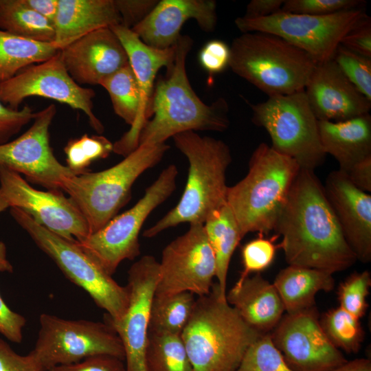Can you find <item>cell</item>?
<instances>
[{
  "mask_svg": "<svg viewBox=\"0 0 371 371\" xmlns=\"http://www.w3.org/2000/svg\"><path fill=\"white\" fill-rule=\"evenodd\" d=\"M273 231L289 265L333 274L357 261L314 170L300 168Z\"/></svg>",
  "mask_w": 371,
  "mask_h": 371,
  "instance_id": "6da1fadb",
  "label": "cell"
},
{
  "mask_svg": "<svg viewBox=\"0 0 371 371\" xmlns=\"http://www.w3.org/2000/svg\"><path fill=\"white\" fill-rule=\"evenodd\" d=\"M192 44L188 35H181L177 41L173 65L154 89L150 117L139 133L138 146L164 144L169 137L186 131L222 132L229 127L226 100L220 97L207 104L190 83L186 58Z\"/></svg>",
  "mask_w": 371,
  "mask_h": 371,
  "instance_id": "7a4b0ae2",
  "label": "cell"
},
{
  "mask_svg": "<svg viewBox=\"0 0 371 371\" xmlns=\"http://www.w3.org/2000/svg\"><path fill=\"white\" fill-rule=\"evenodd\" d=\"M175 146L187 157L188 176L177 205L143 236L153 238L179 224H203L217 209L226 203L228 187L226 172L232 162L228 145L223 141L201 136L189 131L172 137Z\"/></svg>",
  "mask_w": 371,
  "mask_h": 371,
  "instance_id": "3957f363",
  "label": "cell"
},
{
  "mask_svg": "<svg viewBox=\"0 0 371 371\" xmlns=\"http://www.w3.org/2000/svg\"><path fill=\"white\" fill-rule=\"evenodd\" d=\"M262 335L221 296L216 282L209 294L196 297L181 337L193 371H235Z\"/></svg>",
  "mask_w": 371,
  "mask_h": 371,
  "instance_id": "277c9868",
  "label": "cell"
},
{
  "mask_svg": "<svg viewBox=\"0 0 371 371\" xmlns=\"http://www.w3.org/2000/svg\"><path fill=\"white\" fill-rule=\"evenodd\" d=\"M300 166L266 143L254 150L246 176L229 186L226 203L243 237L250 232L267 234L273 231L286 203Z\"/></svg>",
  "mask_w": 371,
  "mask_h": 371,
  "instance_id": "5b68a950",
  "label": "cell"
},
{
  "mask_svg": "<svg viewBox=\"0 0 371 371\" xmlns=\"http://www.w3.org/2000/svg\"><path fill=\"white\" fill-rule=\"evenodd\" d=\"M230 47L229 67L269 97L304 90L316 62L276 35L246 32Z\"/></svg>",
  "mask_w": 371,
  "mask_h": 371,
  "instance_id": "8992f818",
  "label": "cell"
},
{
  "mask_svg": "<svg viewBox=\"0 0 371 371\" xmlns=\"http://www.w3.org/2000/svg\"><path fill=\"white\" fill-rule=\"evenodd\" d=\"M169 148L166 143L139 145L109 168L75 175L65 180L62 190L69 195L82 213L90 234L117 216L130 199L131 188L137 179L159 164Z\"/></svg>",
  "mask_w": 371,
  "mask_h": 371,
  "instance_id": "52a82bcc",
  "label": "cell"
},
{
  "mask_svg": "<svg viewBox=\"0 0 371 371\" xmlns=\"http://www.w3.org/2000/svg\"><path fill=\"white\" fill-rule=\"evenodd\" d=\"M10 214L36 245L48 255L73 283L82 288L95 304L106 312V317L120 320L129 302L127 286H121L85 254L76 241L67 240L35 222L17 207Z\"/></svg>",
  "mask_w": 371,
  "mask_h": 371,
  "instance_id": "ba28073f",
  "label": "cell"
},
{
  "mask_svg": "<svg viewBox=\"0 0 371 371\" xmlns=\"http://www.w3.org/2000/svg\"><path fill=\"white\" fill-rule=\"evenodd\" d=\"M247 103L253 123L267 131L273 149L294 159L302 169L315 170L324 163L326 154L320 142L318 120L304 89Z\"/></svg>",
  "mask_w": 371,
  "mask_h": 371,
  "instance_id": "9c48e42d",
  "label": "cell"
},
{
  "mask_svg": "<svg viewBox=\"0 0 371 371\" xmlns=\"http://www.w3.org/2000/svg\"><path fill=\"white\" fill-rule=\"evenodd\" d=\"M177 175L175 165L167 166L131 209L84 240L76 241L77 245L112 276L123 260H133L140 254V230L149 214L174 192Z\"/></svg>",
  "mask_w": 371,
  "mask_h": 371,
  "instance_id": "30bf717a",
  "label": "cell"
},
{
  "mask_svg": "<svg viewBox=\"0 0 371 371\" xmlns=\"http://www.w3.org/2000/svg\"><path fill=\"white\" fill-rule=\"evenodd\" d=\"M43 371L106 355L124 361L122 341L107 322L65 319L42 313L34 348L29 352Z\"/></svg>",
  "mask_w": 371,
  "mask_h": 371,
  "instance_id": "8fae6325",
  "label": "cell"
},
{
  "mask_svg": "<svg viewBox=\"0 0 371 371\" xmlns=\"http://www.w3.org/2000/svg\"><path fill=\"white\" fill-rule=\"evenodd\" d=\"M369 16L361 8L324 16L279 11L256 19H235L242 32H260L276 35L306 52L316 63L333 58L341 39Z\"/></svg>",
  "mask_w": 371,
  "mask_h": 371,
  "instance_id": "7c38bea8",
  "label": "cell"
},
{
  "mask_svg": "<svg viewBox=\"0 0 371 371\" xmlns=\"http://www.w3.org/2000/svg\"><path fill=\"white\" fill-rule=\"evenodd\" d=\"M95 96L93 89L78 85L70 76L60 51L51 58L28 66L0 83V101L8 107L19 109L23 100L30 97L51 99L82 111L90 126L102 134L104 126L93 111Z\"/></svg>",
  "mask_w": 371,
  "mask_h": 371,
  "instance_id": "4fadbf2b",
  "label": "cell"
},
{
  "mask_svg": "<svg viewBox=\"0 0 371 371\" xmlns=\"http://www.w3.org/2000/svg\"><path fill=\"white\" fill-rule=\"evenodd\" d=\"M155 296L190 292L197 297L210 293L216 278L214 253L203 224H190L188 230L163 249Z\"/></svg>",
  "mask_w": 371,
  "mask_h": 371,
  "instance_id": "5bb4252c",
  "label": "cell"
},
{
  "mask_svg": "<svg viewBox=\"0 0 371 371\" xmlns=\"http://www.w3.org/2000/svg\"><path fill=\"white\" fill-rule=\"evenodd\" d=\"M0 190L9 207L20 209L67 240L81 242L90 234L82 213L61 190H36L20 174L3 166H0Z\"/></svg>",
  "mask_w": 371,
  "mask_h": 371,
  "instance_id": "9a60e30c",
  "label": "cell"
},
{
  "mask_svg": "<svg viewBox=\"0 0 371 371\" xmlns=\"http://www.w3.org/2000/svg\"><path fill=\"white\" fill-rule=\"evenodd\" d=\"M56 113V105L49 104L36 113L25 133L0 145V166L49 190H62L65 180L77 175L56 158L51 148L49 127Z\"/></svg>",
  "mask_w": 371,
  "mask_h": 371,
  "instance_id": "2e32d148",
  "label": "cell"
},
{
  "mask_svg": "<svg viewBox=\"0 0 371 371\" xmlns=\"http://www.w3.org/2000/svg\"><path fill=\"white\" fill-rule=\"evenodd\" d=\"M270 335L293 371H331L348 361L326 335L315 306L286 313Z\"/></svg>",
  "mask_w": 371,
  "mask_h": 371,
  "instance_id": "e0dca14e",
  "label": "cell"
},
{
  "mask_svg": "<svg viewBox=\"0 0 371 371\" xmlns=\"http://www.w3.org/2000/svg\"><path fill=\"white\" fill-rule=\"evenodd\" d=\"M159 277V262L153 256H142L128 271L129 302L124 315L117 321L105 318L122 341L126 371H146L150 309Z\"/></svg>",
  "mask_w": 371,
  "mask_h": 371,
  "instance_id": "ac0fdd59",
  "label": "cell"
},
{
  "mask_svg": "<svg viewBox=\"0 0 371 371\" xmlns=\"http://www.w3.org/2000/svg\"><path fill=\"white\" fill-rule=\"evenodd\" d=\"M110 28L118 37L127 53L140 95L139 108L135 124L113 145V152L125 157L138 146L139 133L150 117L157 74L163 67H166L167 70L172 67L176 44L168 49H157L145 44L131 29L122 25Z\"/></svg>",
  "mask_w": 371,
  "mask_h": 371,
  "instance_id": "d6986e66",
  "label": "cell"
},
{
  "mask_svg": "<svg viewBox=\"0 0 371 371\" xmlns=\"http://www.w3.org/2000/svg\"><path fill=\"white\" fill-rule=\"evenodd\" d=\"M304 92L319 121H345L369 113L371 108V101L349 81L333 59L316 64Z\"/></svg>",
  "mask_w": 371,
  "mask_h": 371,
  "instance_id": "ffe728a7",
  "label": "cell"
},
{
  "mask_svg": "<svg viewBox=\"0 0 371 371\" xmlns=\"http://www.w3.org/2000/svg\"><path fill=\"white\" fill-rule=\"evenodd\" d=\"M64 65L80 85H99L129 64L127 53L110 27L95 30L60 50Z\"/></svg>",
  "mask_w": 371,
  "mask_h": 371,
  "instance_id": "44dd1931",
  "label": "cell"
},
{
  "mask_svg": "<svg viewBox=\"0 0 371 371\" xmlns=\"http://www.w3.org/2000/svg\"><path fill=\"white\" fill-rule=\"evenodd\" d=\"M344 238L363 263L371 260V195L353 185L339 170L328 175L323 186Z\"/></svg>",
  "mask_w": 371,
  "mask_h": 371,
  "instance_id": "7402d4cb",
  "label": "cell"
},
{
  "mask_svg": "<svg viewBox=\"0 0 371 371\" xmlns=\"http://www.w3.org/2000/svg\"><path fill=\"white\" fill-rule=\"evenodd\" d=\"M194 19L204 32L215 30L216 3L214 0H161L142 21L131 30L145 44L157 49L174 46L182 26Z\"/></svg>",
  "mask_w": 371,
  "mask_h": 371,
  "instance_id": "603a6c76",
  "label": "cell"
},
{
  "mask_svg": "<svg viewBox=\"0 0 371 371\" xmlns=\"http://www.w3.org/2000/svg\"><path fill=\"white\" fill-rule=\"evenodd\" d=\"M226 300L249 326L262 335L276 328L285 311L273 283L259 273L237 281Z\"/></svg>",
  "mask_w": 371,
  "mask_h": 371,
  "instance_id": "cb8c5ba5",
  "label": "cell"
},
{
  "mask_svg": "<svg viewBox=\"0 0 371 371\" xmlns=\"http://www.w3.org/2000/svg\"><path fill=\"white\" fill-rule=\"evenodd\" d=\"M121 24L115 0H58L53 44L60 51L95 30Z\"/></svg>",
  "mask_w": 371,
  "mask_h": 371,
  "instance_id": "d4e9b609",
  "label": "cell"
},
{
  "mask_svg": "<svg viewBox=\"0 0 371 371\" xmlns=\"http://www.w3.org/2000/svg\"><path fill=\"white\" fill-rule=\"evenodd\" d=\"M320 142L324 153L346 172L357 163L371 156V116L366 113L345 121H319Z\"/></svg>",
  "mask_w": 371,
  "mask_h": 371,
  "instance_id": "484cf974",
  "label": "cell"
},
{
  "mask_svg": "<svg viewBox=\"0 0 371 371\" xmlns=\"http://www.w3.org/2000/svg\"><path fill=\"white\" fill-rule=\"evenodd\" d=\"M273 284L286 313L315 306L319 291H331L335 286L333 273L319 269L289 265L276 275Z\"/></svg>",
  "mask_w": 371,
  "mask_h": 371,
  "instance_id": "4316f807",
  "label": "cell"
},
{
  "mask_svg": "<svg viewBox=\"0 0 371 371\" xmlns=\"http://www.w3.org/2000/svg\"><path fill=\"white\" fill-rule=\"evenodd\" d=\"M203 227L216 258V283L221 296L226 298L229 263L236 248L243 237L227 203L208 217Z\"/></svg>",
  "mask_w": 371,
  "mask_h": 371,
  "instance_id": "83f0119b",
  "label": "cell"
},
{
  "mask_svg": "<svg viewBox=\"0 0 371 371\" xmlns=\"http://www.w3.org/2000/svg\"><path fill=\"white\" fill-rule=\"evenodd\" d=\"M58 51L53 43L30 40L0 30V83L28 66L51 58Z\"/></svg>",
  "mask_w": 371,
  "mask_h": 371,
  "instance_id": "f1b7e54d",
  "label": "cell"
},
{
  "mask_svg": "<svg viewBox=\"0 0 371 371\" xmlns=\"http://www.w3.org/2000/svg\"><path fill=\"white\" fill-rule=\"evenodd\" d=\"M0 30L42 43H53L55 39L54 24L22 0H0Z\"/></svg>",
  "mask_w": 371,
  "mask_h": 371,
  "instance_id": "f546056e",
  "label": "cell"
},
{
  "mask_svg": "<svg viewBox=\"0 0 371 371\" xmlns=\"http://www.w3.org/2000/svg\"><path fill=\"white\" fill-rule=\"evenodd\" d=\"M194 296L187 291L161 297L154 295L148 331L181 335L192 315L196 302Z\"/></svg>",
  "mask_w": 371,
  "mask_h": 371,
  "instance_id": "4dcf8cb0",
  "label": "cell"
},
{
  "mask_svg": "<svg viewBox=\"0 0 371 371\" xmlns=\"http://www.w3.org/2000/svg\"><path fill=\"white\" fill-rule=\"evenodd\" d=\"M146 371H193L181 335L148 331Z\"/></svg>",
  "mask_w": 371,
  "mask_h": 371,
  "instance_id": "1f68e13d",
  "label": "cell"
},
{
  "mask_svg": "<svg viewBox=\"0 0 371 371\" xmlns=\"http://www.w3.org/2000/svg\"><path fill=\"white\" fill-rule=\"evenodd\" d=\"M99 85L109 93L115 113L131 127L137 117L140 95L130 64L103 79Z\"/></svg>",
  "mask_w": 371,
  "mask_h": 371,
  "instance_id": "d6a6232c",
  "label": "cell"
},
{
  "mask_svg": "<svg viewBox=\"0 0 371 371\" xmlns=\"http://www.w3.org/2000/svg\"><path fill=\"white\" fill-rule=\"evenodd\" d=\"M330 342L339 350L357 353L364 339V331L359 319L341 306L324 313L319 319Z\"/></svg>",
  "mask_w": 371,
  "mask_h": 371,
  "instance_id": "836d02e7",
  "label": "cell"
},
{
  "mask_svg": "<svg viewBox=\"0 0 371 371\" xmlns=\"http://www.w3.org/2000/svg\"><path fill=\"white\" fill-rule=\"evenodd\" d=\"M113 145L100 135L84 134L79 138L70 139L64 148L67 166L77 175L85 173L93 161L106 158L113 152Z\"/></svg>",
  "mask_w": 371,
  "mask_h": 371,
  "instance_id": "e575fe53",
  "label": "cell"
},
{
  "mask_svg": "<svg viewBox=\"0 0 371 371\" xmlns=\"http://www.w3.org/2000/svg\"><path fill=\"white\" fill-rule=\"evenodd\" d=\"M235 371H293L275 346L270 333L260 335L245 352Z\"/></svg>",
  "mask_w": 371,
  "mask_h": 371,
  "instance_id": "d590c367",
  "label": "cell"
},
{
  "mask_svg": "<svg viewBox=\"0 0 371 371\" xmlns=\"http://www.w3.org/2000/svg\"><path fill=\"white\" fill-rule=\"evenodd\" d=\"M333 59L357 89L371 101V58L339 45Z\"/></svg>",
  "mask_w": 371,
  "mask_h": 371,
  "instance_id": "8d00e7d4",
  "label": "cell"
},
{
  "mask_svg": "<svg viewBox=\"0 0 371 371\" xmlns=\"http://www.w3.org/2000/svg\"><path fill=\"white\" fill-rule=\"evenodd\" d=\"M370 286L371 275L368 271L352 273L339 286V306L360 319L368 307L366 297Z\"/></svg>",
  "mask_w": 371,
  "mask_h": 371,
  "instance_id": "74e56055",
  "label": "cell"
},
{
  "mask_svg": "<svg viewBox=\"0 0 371 371\" xmlns=\"http://www.w3.org/2000/svg\"><path fill=\"white\" fill-rule=\"evenodd\" d=\"M276 251L273 240L262 235L246 243L241 251L243 270L238 281L243 280L250 273H260L268 268L274 260Z\"/></svg>",
  "mask_w": 371,
  "mask_h": 371,
  "instance_id": "f35d334b",
  "label": "cell"
},
{
  "mask_svg": "<svg viewBox=\"0 0 371 371\" xmlns=\"http://www.w3.org/2000/svg\"><path fill=\"white\" fill-rule=\"evenodd\" d=\"M361 0H284L280 11L297 14L324 16L358 8Z\"/></svg>",
  "mask_w": 371,
  "mask_h": 371,
  "instance_id": "ab89813d",
  "label": "cell"
},
{
  "mask_svg": "<svg viewBox=\"0 0 371 371\" xmlns=\"http://www.w3.org/2000/svg\"><path fill=\"white\" fill-rule=\"evenodd\" d=\"M35 115L36 113L28 105L15 110L0 101V145L10 142L26 124L33 121Z\"/></svg>",
  "mask_w": 371,
  "mask_h": 371,
  "instance_id": "60d3db41",
  "label": "cell"
},
{
  "mask_svg": "<svg viewBox=\"0 0 371 371\" xmlns=\"http://www.w3.org/2000/svg\"><path fill=\"white\" fill-rule=\"evenodd\" d=\"M230 47L224 41L214 39L207 42L199 54L201 66L210 75L223 71L229 67Z\"/></svg>",
  "mask_w": 371,
  "mask_h": 371,
  "instance_id": "b9f144b4",
  "label": "cell"
},
{
  "mask_svg": "<svg viewBox=\"0 0 371 371\" xmlns=\"http://www.w3.org/2000/svg\"><path fill=\"white\" fill-rule=\"evenodd\" d=\"M47 371H126L124 361L117 357L99 355L77 363L59 365Z\"/></svg>",
  "mask_w": 371,
  "mask_h": 371,
  "instance_id": "7bdbcfd3",
  "label": "cell"
},
{
  "mask_svg": "<svg viewBox=\"0 0 371 371\" xmlns=\"http://www.w3.org/2000/svg\"><path fill=\"white\" fill-rule=\"evenodd\" d=\"M157 0H115L122 18V25L131 29L155 7Z\"/></svg>",
  "mask_w": 371,
  "mask_h": 371,
  "instance_id": "ee69618b",
  "label": "cell"
},
{
  "mask_svg": "<svg viewBox=\"0 0 371 371\" xmlns=\"http://www.w3.org/2000/svg\"><path fill=\"white\" fill-rule=\"evenodd\" d=\"M340 45L348 49L371 58V20L369 16L350 30Z\"/></svg>",
  "mask_w": 371,
  "mask_h": 371,
  "instance_id": "f6af8a7d",
  "label": "cell"
},
{
  "mask_svg": "<svg viewBox=\"0 0 371 371\" xmlns=\"http://www.w3.org/2000/svg\"><path fill=\"white\" fill-rule=\"evenodd\" d=\"M0 371H43L32 356L16 353L0 339Z\"/></svg>",
  "mask_w": 371,
  "mask_h": 371,
  "instance_id": "bcb514c9",
  "label": "cell"
},
{
  "mask_svg": "<svg viewBox=\"0 0 371 371\" xmlns=\"http://www.w3.org/2000/svg\"><path fill=\"white\" fill-rule=\"evenodd\" d=\"M25 324L26 319L12 311L0 294V333L12 342L21 343Z\"/></svg>",
  "mask_w": 371,
  "mask_h": 371,
  "instance_id": "7dc6e473",
  "label": "cell"
},
{
  "mask_svg": "<svg viewBox=\"0 0 371 371\" xmlns=\"http://www.w3.org/2000/svg\"><path fill=\"white\" fill-rule=\"evenodd\" d=\"M344 173L357 188L368 193L371 192V156L357 163Z\"/></svg>",
  "mask_w": 371,
  "mask_h": 371,
  "instance_id": "c3c4849f",
  "label": "cell"
},
{
  "mask_svg": "<svg viewBox=\"0 0 371 371\" xmlns=\"http://www.w3.org/2000/svg\"><path fill=\"white\" fill-rule=\"evenodd\" d=\"M284 0H251L243 17L256 19L269 16L280 11Z\"/></svg>",
  "mask_w": 371,
  "mask_h": 371,
  "instance_id": "681fc988",
  "label": "cell"
},
{
  "mask_svg": "<svg viewBox=\"0 0 371 371\" xmlns=\"http://www.w3.org/2000/svg\"><path fill=\"white\" fill-rule=\"evenodd\" d=\"M22 2L54 24L58 12V0H22Z\"/></svg>",
  "mask_w": 371,
  "mask_h": 371,
  "instance_id": "f907efd6",
  "label": "cell"
},
{
  "mask_svg": "<svg viewBox=\"0 0 371 371\" xmlns=\"http://www.w3.org/2000/svg\"><path fill=\"white\" fill-rule=\"evenodd\" d=\"M331 371H371V361L368 359L360 358L347 361Z\"/></svg>",
  "mask_w": 371,
  "mask_h": 371,
  "instance_id": "816d5d0a",
  "label": "cell"
},
{
  "mask_svg": "<svg viewBox=\"0 0 371 371\" xmlns=\"http://www.w3.org/2000/svg\"><path fill=\"white\" fill-rule=\"evenodd\" d=\"M13 267L7 258V249L5 243L0 240V272L12 273Z\"/></svg>",
  "mask_w": 371,
  "mask_h": 371,
  "instance_id": "f5cc1de1",
  "label": "cell"
},
{
  "mask_svg": "<svg viewBox=\"0 0 371 371\" xmlns=\"http://www.w3.org/2000/svg\"><path fill=\"white\" fill-rule=\"evenodd\" d=\"M8 207H9V205L8 204L7 201H5V198L2 195L0 190V213L4 211Z\"/></svg>",
  "mask_w": 371,
  "mask_h": 371,
  "instance_id": "db71d44e",
  "label": "cell"
}]
</instances>
